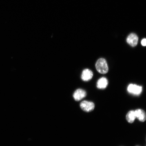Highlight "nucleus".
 Instances as JSON below:
<instances>
[{
    "label": "nucleus",
    "instance_id": "f257e3e1",
    "mask_svg": "<svg viewBox=\"0 0 146 146\" xmlns=\"http://www.w3.org/2000/svg\"><path fill=\"white\" fill-rule=\"evenodd\" d=\"M96 68L98 72L102 74H106L108 72V67L106 61L103 58H100L97 61Z\"/></svg>",
    "mask_w": 146,
    "mask_h": 146
},
{
    "label": "nucleus",
    "instance_id": "f03ea898",
    "mask_svg": "<svg viewBox=\"0 0 146 146\" xmlns=\"http://www.w3.org/2000/svg\"><path fill=\"white\" fill-rule=\"evenodd\" d=\"M80 106L82 110L85 112H89L94 110L95 105L92 102L84 100L80 103Z\"/></svg>",
    "mask_w": 146,
    "mask_h": 146
},
{
    "label": "nucleus",
    "instance_id": "7ed1b4c3",
    "mask_svg": "<svg viewBox=\"0 0 146 146\" xmlns=\"http://www.w3.org/2000/svg\"><path fill=\"white\" fill-rule=\"evenodd\" d=\"M128 92L135 95H139L142 90V87L139 86L130 84L127 87Z\"/></svg>",
    "mask_w": 146,
    "mask_h": 146
},
{
    "label": "nucleus",
    "instance_id": "20e7f679",
    "mask_svg": "<svg viewBox=\"0 0 146 146\" xmlns=\"http://www.w3.org/2000/svg\"><path fill=\"white\" fill-rule=\"evenodd\" d=\"M86 92L83 89H78L74 93L73 97L76 101H78L81 100L86 96Z\"/></svg>",
    "mask_w": 146,
    "mask_h": 146
},
{
    "label": "nucleus",
    "instance_id": "39448f33",
    "mask_svg": "<svg viewBox=\"0 0 146 146\" xmlns=\"http://www.w3.org/2000/svg\"><path fill=\"white\" fill-rule=\"evenodd\" d=\"M138 38L137 35L135 33H131L127 36V43L133 47L136 46L137 44Z\"/></svg>",
    "mask_w": 146,
    "mask_h": 146
},
{
    "label": "nucleus",
    "instance_id": "423d86ee",
    "mask_svg": "<svg viewBox=\"0 0 146 146\" xmlns=\"http://www.w3.org/2000/svg\"><path fill=\"white\" fill-rule=\"evenodd\" d=\"M93 72L90 69H85L83 71L82 74V79L84 81H88L92 78Z\"/></svg>",
    "mask_w": 146,
    "mask_h": 146
},
{
    "label": "nucleus",
    "instance_id": "0eeeda50",
    "mask_svg": "<svg viewBox=\"0 0 146 146\" xmlns=\"http://www.w3.org/2000/svg\"><path fill=\"white\" fill-rule=\"evenodd\" d=\"M136 118L141 122H144L146 119V114L145 111L141 109L135 111Z\"/></svg>",
    "mask_w": 146,
    "mask_h": 146
},
{
    "label": "nucleus",
    "instance_id": "6e6552de",
    "mask_svg": "<svg viewBox=\"0 0 146 146\" xmlns=\"http://www.w3.org/2000/svg\"><path fill=\"white\" fill-rule=\"evenodd\" d=\"M108 81L106 78L103 77L98 80L97 83V87L98 89H104L108 85Z\"/></svg>",
    "mask_w": 146,
    "mask_h": 146
},
{
    "label": "nucleus",
    "instance_id": "1a4fd4ad",
    "mask_svg": "<svg viewBox=\"0 0 146 146\" xmlns=\"http://www.w3.org/2000/svg\"><path fill=\"white\" fill-rule=\"evenodd\" d=\"M136 118L135 111L133 110L129 111L126 116L127 121L128 123H131L134 122Z\"/></svg>",
    "mask_w": 146,
    "mask_h": 146
},
{
    "label": "nucleus",
    "instance_id": "9d476101",
    "mask_svg": "<svg viewBox=\"0 0 146 146\" xmlns=\"http://www.w3.org/2000/svg\"><path fill=\"white\" fill-rule=\"evenodd\" d=\"M141 44L143 46H146V39H144L142 40Z\"/></svg>",
    "mask_w": 146,
    "mask_h": 146
}]
</instances>
